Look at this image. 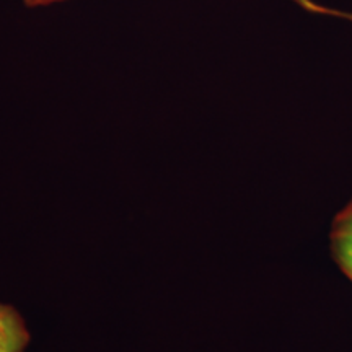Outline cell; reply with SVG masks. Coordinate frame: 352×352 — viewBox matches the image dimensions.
Masks as SVG:
<instances>
[{
    "label": "cell",
    "instance_id": "1",
    "mask_svg": "<svg viewBox=\"0 0 352 352\" xmlns=\"http://www.w3.org/2000/svg\"><path fill=\"white\" fill-rule=\"evenodd\" d=\"M329 239L334 261L352 280V199L334 217Z\"/></svg>",
    "mask_w": 352,
    "mask_h": 352
},
{
    "label": "cell",
    "instance_id": "2",
    "mask_svg": "<svg viewBox=\"0 0 352 352\" xmlns=\"http://www.w3.org/2000/svg\"><path fill=\"white\" fill-rule=\"evenodd\" d=\"M30 333L19 311L0 303V352H23Z\"/></svg>",
    "mask_w": 352,
    "mask_h": 352
},
{
    "label": "cell",
    "instance_id": "3",
    "mask_svg": "<svg viewBox=\"0 0 352 352\" xmlns=\"http://www.w3.org/2000/svg\"><path fill=\"white\" fill-rule=\"evenodd\" d=\"M54 2H63V0H25L26 6H32V7L47 6V3H54Z\"/></svg>",
    "mask_w": 352,
    "mask_h": 352
}]
</instances>
